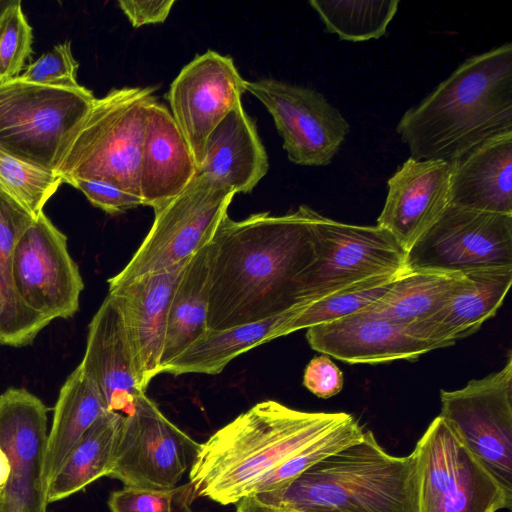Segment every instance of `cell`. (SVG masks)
I'll return each mask as SVG.
<instances>
[{"mask_svg": "<svg viewBox=\"0 0 512 512\" xmlns=\"http://www.w3.org/2000/svg\"><path fill=\"white\" fill-rule=\"evenodd\" d=\"M315 210L301 205L275 216L226 214L212 240L208 330L279 315L297 305L296 285L315 258Z\"/></svg>", "mask_w": 512, "mask_h": 512, "instance_id": "obj_1", "label": "cell"}, {"mask_svg": "<svg viewBox=\"0 0 512 512\" xmlns=\"http://www.w3.org/2000/svg\"><path fill=\"white\" fill-rule=\"evenodd\" d=\"M396 131L410 157L448 162L512 133V44L466 59L403 114Z\"/></svg>", "mask_w": 512, "mask_h": 512, "instance_id": "obj_2", "label": "cell"}, {"mask_svg": "<svg viewBox=\"0 0 512 512\" xmlns=\"http://www.w3.org/2000/svg\"><path fill=\"white\" fill-rule=\"evenodd\" d=\"M351 417L299 411L274 400L259 402L200 444L189 486L195 496L236 504L269 472Z\"/></svg>", "mask_w": 512, "mask_h": 512, "instance_id": "obj_3", "label": "cell"}, {"mask_svg": "<svg viewBox=\"0 0 512 512\" xmlns=\"http://www.w3.org/2000/svg\"><path fill=\"white\" fill-rule=\"evenodd\" d=\"M251 496L288 512H413L412 456L388 453L368 430L288 485Z\"/></svg>", "mask_w": 512, "mask_h": 512, "instance_id": "obj_4", "label": "cell"}, {"mask_svg": "<svg viewBox=\"0 0 512 512\" xmlns=\"http://www.w3.org/2000/svg\"><path fill=\"white\" fill-rule=\"evenodd\" d=\"M155 87H122L96 98L56 174L69 184L87 179L140 196V163Z\"/></svg>", "mask_w": 512, "mask_h": 512, "instance_id": "obj_5", "label": "cell"}, {"mask_svg": "<svg viewBox=\"0 0 512 512\" xmlns=\"http://www.w3.org/2000/svg\"><path fill=\"white\" fill-rule=\"evenodd\" d=\"M410 454L413 512L511 509L512 490L493 475L443 417L432 420Z\"/></svg>", "mask_w": 512, "mask_h": 512, "instance_id": "obj_6", "label": "cell"}, {"mask_svg": "<svg viewBox=\"0 0 512 512\" xmlns=\"http://www.w3.org/2000/svg\"><path fill=\"white\" fill-rule=\"evenodd\" d=\"M95 99L81 85L0 83V151L55 173Z\"/></svg>", "mask_w": 512, "mask_h": 512, "instance_id": "obj_7", "label": "cell"}, {"mask_svg": "<svg viewBox=\"0 0 512 512\" xmlns=\"http://www.w3.org/2000/svg\"><path fill=\"white\" fill-rule=\"evenodd\" d=\"M313 228L315 258L298 278L297 304L404 270L406 250L384 228L341 223L316 211Z\"/></svg>", "mask_w": 512, "mask_h": 512, "instance_id": "obj_8", "label": "cell"}, {"mask_svg": "<svg viewBox=\"0 0 512 512\" xmlns=\"http://www.w3.org/2000/svg\"><path fill=\"white\" fill-rule=\"evenodd\" d=\"M231 188L196 173L176 197L153 209V224L128 262L108 280L109 287L187 261L207 245L235 195Z\"/></svg>", "mask_w": 512, "mask_h": 512, "instance_id": "obj_9", "label": "cell"}, {"mask_svg": "<svg viewBox=\"0 0 512 512\" xmlns=\"http://www.w3.org/2000/svg\"><path fill=\"white\" fill-rule=\"evenodd\" d=\"M512 267V215L449 205L406 251L403 272Z\"/></svg>", "mask_w": 512, "mask_h": 512, "instance_id": "obj_10", "label": "cell"}, {"mask_svg": "<svg viewBox=\"0 0 512 512\" xmlns=\"http://www.w3.org/2000/svg\"><path fill=\"white\" fill-rule=\"evenodd\" d=\"M200 447L145 394L124 416L112 469L107 475L127 487L174 489Z\"/></svg>", "mask_w": 512, "mask_h": 512, "instance_id": "obj_11", "label": "cell"}, {"mask_svg": "<svg viewBox=\"0 0 512 512\" xmlns=\"http://www.w3.org/2000/svg\"><path fill=\"white\" fill-rule=\"evenodd\" d=\"M448 421L493 475L512 490V356L497 372L440 391Z\"/></svg>", "mask_w": 512, "mask_h": 512, "instance_id": "obj_12", "label": "cell"}, {"mask_svg": "<svg viewBox=\"0 0 512 512\" xmlns=\"http://www.w3.org/2000/svg\"><path fill=\"white\" fill-rule=\"evenodd\" d=\"M13 279L23 303L48 321L72 317L84 283L67 237L41 212L19 235Z\"/></svg>", "mask_w": 512, "mask_h": 512, "instance_id": "obj_13", "label": "cell"}, {"mask_svg": "<svg viewBox=\"0 0 512 512\" xmlns=\"http://www.w3.org/2000/svg\"><path fill=\"white\" fill-rule=\"evenodd\" d=\"M245 90L271 114L288 159L294 164H330L350 132L340 111L314 89L261 79L245 81Z\"/></svg>", "mask_w": 512, "mask_h": 512, "instance_id": "obj_14", "label": "cell"}, {"mask_svg": "<svg viewBox=\"0 0 512 512\" xmlns=\"http://www.w3.org/2000/svg\"><path fill=\"white\" fill-rule=\"evenodd\" d=\"M233 59L213 50L197 55L170 85V112L186 139L197 168L206 140L246 91Z\"/></svg>", "mask_w": 512, "mask_h": 512, "instance_id": "obj_15", "label": "cell"}, {"mask_svg": "<svg viewBox=\"0 0 512 512\" xmlns=\"http://www.w3.org/2000/svg\"><path fill=\"white\" fill-rule=\"evenodd\" d=\"M47 438V408L38 397L20 388L0 395V449L11 468L5 512H49L42 482Z\"/></svg>", "mask_w": 512, "mask_h": 512, "instance_id": "obj_16", "label": "cell"}, {"mask_svg": "<svg viewBox=\"0 0 512 512\" xmlns=\"http://www.w3.org/2000/svg\"><path fill=\"white\" fill-rule=\"evenodd\" d=\"M187 261L109 287L108 296L120 314L143 392L161 373L169 306Z\"/></svg>", "mask_w": 512, "mask_h": 512, "instance_id": "obj_17", "label": "cell"}, {"mask_svg": "<svg viewBox=\"0 0 512 512\" xmlns=\"http://www.w3.org/2000/svg\"><path fill=\"white\" fill-rule=\"evenodd\" d=\"M306 339L312 349L352 364L415 360L436 349L421 322L399 324L367 311L309 327Z\"/></svg>", "mask_w": 512, "mask_h": 512, "instance_id": "obj_18", "label": "cell"}, {"mask_svg": "<svg viewBox=\"0 0 512 512\" xmlns=\"http://www.w3.org/2000/svg\"><path fill=\"white\" fill-rule=\"evenodd\" d=\"M452 163L409 157L388 180L377 226L407 251L450 204Z\"/></svg>", "mask_w": 512, "mask_h": 512, "instance_id": "obj_19", "label": "cell"}, {"mask_svg": "<svg viewBox=\"0 0 512 512\" xmlns=\"http://www.w3.org/2000/svg\"><path fill=\"white\" fill-rule=\"evenodd\" d=\"M197 165L170 110L155 98L147 108L140 163V196L153 209L180 194Z\"/></svg>", "mask_w": 512, "mask_h": 512, "instance_id": "obj_20", "label": "cell"}, {"mask_svg": "<svg viewBox=\"0 0 512 512\" xmlns=\"http://www.w3.org/2000/svg\"><path fill=\"white\" fill-rule=\"evenodd\" d=\"M80 365L100 388L108 411L126 416L145 394L137 382L120 314L108 295L89 324Z\"/></svg>", "mask_w": 512, "mask_h": 512, "instance_id": "obj_21", "label": "cell"}, {"mask_svg": "<svg viewBox=\"0 0 512 512\" xmlns=\"http://www.w3.org/2000/svg\"><path fill=\"white\" fill-rule=\"evenodd\" d=\"M451 163L449 205L512 215V133L494 137Z\"/></svg>", "mask_w": 512, "mask_h": 512, "instance_id": "obj_22", "label": "cell"}, {"mask_svg": "<svg viewBox=\"0 0 512 512\" xmlns=\"http://www.w3.org/2000/svg\"><path fill=\"white\" fill-rule=\"evenodd\" d=\"M268 169V156L256 125L241 103L209 134L196 173L212 178L235 193H249Z\"/></svg>", "mask_w": 512, "mask_h": 512, "instance_id": "obj_23", "label": "cell"}, {"mask_svg": "<svg viewBox=\"0 0 512 512\" xmlns=\"http://www.w3.org/2000/svg\"><path fill=\"white\" fill-rule=\"evenodd\" d=\"M466 285L433 317L421 321L436 348L452 346L468 337L494 317L511 284L512 267L464 273Z\"/></svg>", "mask_w": 512, "mask_h": 512, "instance_id": "obj_24", "label": "cell"}, {"mask_svg": "<svg viewBox=\"0 0 512 512\" xmlns=\"http://www.w3.org/2000/svg\"><path fill=\"white\" fill-rule=\"evenodd\" d=\"M306 305L293 307L264 320L223 330H207L175 358L166 363L162 373L216 375L240 354L263 343L285 336L291 321Z\"/></svg>", "mask_w": 512, "mask_h": 512, "instance_id": "obj_25", "label": "cell"}, {"mask_svg": "<svg viewBox=\"0 0 512 512\" xmlns=\"http://www.w3.org/2000/svg\"><path fill=\"white\" fill-rule=\"evenodd\" d=\"M35 218L0 188V344L33 342L50 321L19 298L13 279V254L19 235Z\"/></svg>", "mask_w": 512, "mask_h": 512, "instance_id": "obj_26", "label": "cell"}, {"mask_svg": "<svg viewBox=\"0 0 512 512\" xmlns=\"http://www.w3.org/2000/svg\"><path fill=\"white\" fill-rule=\"evenodd\" d=\"M106 411L100 388L79 364L62 386L54 408L42 472L46 491L73 446Z\"/></svg>", "mask_w": 512, "mask_h": 512, "instance_id": "obj_27", "label": "cell"}, {"mask_svg": "<svg viewBox=\"0 0 512 512\" xmlns=\"http://www.w3.org/2000/svg\"><path fill=\"white\" fill-rule=\"evenodd\" d=\"M211 266L209 242L189 258L171 298L162 368L208 330Z\"/></svg>", "mask_w": 512, "mask_h": 512, "instance_id": "obj_28", "label": "cell"}, {"mask_svg": "<svg viewBox=\"0 0 512 512\" xmlns=\"http://www.w3.org/2000/svg\"><path fill=\"white\" fill-rule=\"evenodd\" d=\"M123 419L120 413L106 411L80 437L47 488L48 504L65 499L109 474Z\"/></svg>", "mask_w": 512, "mask_h": 512, "instance_id": "obj_29", "label": "cell"}, {"mask_svg": "<svg viewBox=\"0 0 512 512\" xmlns=\"http://www.w3.org/2000/svg\"><path fill=\"white\" fill-rule=\"evenodd\" d=\"M467 283L461 273L402 272L390 290L363 311L399 324L425 321L438 313Z\"/></svg>", "mask_w": 512, "mask_h": 512, "instance_id": "obj_30", "label": "cell"}, {"mask_svg": "<svg viewBox=\"0 0 512 512\" xmlns=\"http://www.w3.org/2000/svg\"><path fill=\"white\" fill-rule=\"evenodd\" d=\"M326 29L342 40L366 41L382 37L394 18L398 0L309 1Z\"/></svg>", "mask_w": 512, "mask_h": 512, "instance_id": "obj_31", "label": "cell"}, {"mask_svg": "<svg viewBox=\"0 0 512 512\" xmlns=\"http://www.w3.org/2000/svg\"><path fill=\"white\" fill-rule=\"evenodd\" d=\"M397 276L365 281L306 305L287 324L286 335L359 313L385 295Z\"/></svg>", "mask_w": 512, "mask_h": 512, "instance_id": "obj_32", "label": "cell"}, {"mask_svg": "<svg viewBox=\"0 0 512 512\" xmlns=\"http://www.w3.org/2000/svg\"><path fill=\"white\" fill-rule=\"evenodd\" d=\"M62 183L56 173L0 151V188L34 218Z\"/></svg>", "mask_w": 512, "mask_h": 512, "instance_id": "obj_33", "label": "cell"}, {"mask_svg": "<svg viewBox=\"0 0 512 512\" xmlns=\"http://www.w3.org/2000/svg\"><path fill=\"white\" fill-rule=\"evenodd\" d=\"M33 34L20 0L0 18V83L19 76L32 54Z\"/></svg>", "mask_w": 512, "mask_h": 512, "instance_id": "obj_34", "label": "cell"}, {"mask_svg": "<svg viewBox=\"0 0 512 512\" xmlns=\"http://www.w3.org/2000/svg\"><path fill=\"white\" fill-rule=\"evenodd\" d=\"M79 64L73 57L71 42L57 44L28 65L19 76L24 81L46 86L77 87Z\"/></svg>", "mask_w": 512, "mask_h": 512, "instance_id": "obj_35", "label": "cell"}, {"mask_svg": "<svg viewBox=\"0 0 512 512\" xmlns=\"http://www.w3.org/2000/svg\"><path fill=\"white\" fill-rule=\"evenodd\" d=\"M177 489L152 490L125 486L108 499L111 512H172Z\"/></svg>", "mask_w": 512, "mask_h": 512, "instance_id": "obj_36", "label": "cell"}, {"mask_svg": "<svg viewBox=\"0 0 512 512\" xmlns=\"http://www.w3.org/2000/svg\"><path fill=\"white\" fill-rule=\"evenodd\" d=\"M69 185L80 190L95 207L108 214H120L143 205L141 196L123 191L113 185L87 179H75Z\"/></svg>", "mask_w": 512, "mask_h": 512, "instance_id": "obj_37", "label": "cell"}, {"mask_svg": "<svg viewBox=\"0 0 512 512\" xmlns=\"http://www.w3.org/2000/svg\"><path fill=\"white\" fill-rule=\"evenodd\" d=\"M343 383L342 371L327 355L314 357L305 368L303 385L319 398L335 396L342 390Z\"/></svg>", "mask_w": 512, "mask_h": 512, "instance_id": "obj_38", "label": "cell"}, {"mask_svg": "<svg viewBox=\"0 0 512 512\" xmlns=\"http://www.w3.org/2000/svg\"><path fill=\"white\" fill-rule=\"evenodd\" d=\"M175 0H119L118 5L134 28L164 22Z\"/></svg>", "mask_w": 512, "mask_h": 512, "instance_id": "obj_39", "label": "cell"}, {"mask_svg": "<svg viewBox=\"0 0 512 512\" xmlns=\"http://www.w3.org/2000/svg\"><path fill=\"white\" fill-rule=\"evenodd\" d=\"M235 512H288L269 507L259 502L254 496H247L236 503ZM306 512V511H292Z\"/></svg>", "mask_w": 512, "mask_h": 512, "instance_id": "obj_40", "label": "cell"}, {"mask_svg": "<svg viewBox=\"0 0 512 512\" xmlns=\"http://www.w3.org/2000/svg\"><path fill=\"white\" fill-rule=\"evenodd\" d=\"M10 464L3 450L0 449V493L5 489L10 476Z\"/></svg>", "mask_w": 512, "mask_h": 512, "instance_id": "obj_41", "label": "cell"}, {"mask_svg": "<svg viewBox=\"0 0 512 512\" xmlns=\"http://www.w3.org/2000/svg\"><path fill=\"white\" fill-rule=\"evenodd\" d=\"M16 0H0V18L15 3Z\"/></svg>", "mask_w": 512, "mask_h": 512, "instance_id": "obj_42", "label": "cell"}, {"mask_svg": "<svg viewBox=\"0 0 512 512\" xmlns=\"http://www.w3.org/2000/svg\"><path fill=\"white\" fill-rule=\"evenodd\" d=\"M0 512H5V501H4L3 492L0 493Z\"/></svg>", "mask_w": 512, "mask_h": 512, "instance_id": "obj_43", "label": "cell"}, {"mask_svg": "<svg viewBox=\"0 0 512 512\" xmlns=\"http://www.w3.org/2000/svg\"><path fill=\"white\" fill-rule=\"evenodd\" d=\"M188 512H190V511H188Z\"/></svg>", "mask_w": 512, "mask_h": 512, "instance_id": "obj_44", "label": "cell"}]
</instances>
